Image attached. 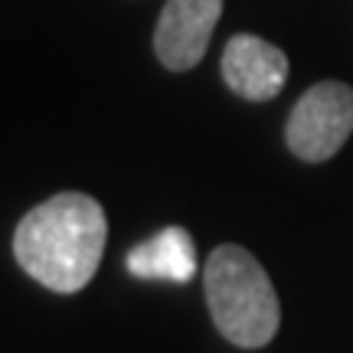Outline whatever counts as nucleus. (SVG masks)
Wrapping results in <instances>:
<instances>
[{"instance_id":"nucleus-1","label":"nucleus","mask_w":353,"mask_h":353,"mask_svg":"<svg viewBox=\"0 0 353 353\" xmlns=\"http://www.w3.org/2000/svg\"><path fill=\"white\" fill-rule=\"evenodd\" d=\"M108 242V219L88 193H56L33 206L13 232V255L43 288L72 294L95 278Z\"/></svg>"},{"instance_id":"nucleus-5","label":"nucleus","mask_w":353,"mask_h":353,"mask_svg":"<svg viewBox=\"0 0 353 353\" xmlns=\"http://www.w3.org/2000/svg\"><path fill=\"white\" fill-rule=\"evenodd\" d=\"M223 79L239 99L268 101L288 82V56L268 39L239 33L223 50Z\"/></svg>"},{"instance_id":"nucleus-4","label":"nucleus","mask_w":353,"mask_h":353,"mask_svg":"<svg viewBox=\"0 0 353 353\" xmlns=\"http://www.w3.org/2000/svg\"><path fill=\"white\" fill-rule=\"evenodd\" d=\"M219 17H223V0H167L154 30L157 59L170 72L193 69L206 56Z\"/></svg>"},{"instance_id":"nucleus-6","label":"nucleus","mask_w":353,"mask_h":353,"mask_svg":"<svg viewBox=\"0 0 353 353\" xmlns=\"http://www.w3.org/2000/svg\"><path fill=\"white\" fill-rule=\"evenodd\" d=\"M128 272L144 281H174L187 285L196 275V245L183 226H167L128 252Z\"/></svg>"},{"instance_id":"nucleus-2","label":"nucleus","mask_w":353,"mask_h":353,"mask_svg":"<svg viewBox=\"0 0 353 353\" xmlns=\"http://www.w3.org/2000/svg\"><path fill=\"white\" fill-rule=\"evenodd\" d=\"M203 291L213 314L216 330L242 350H259L272 343L281 324V304L275 285L259 259L242 245H219L213 249Z\"/></svg>"},{"instance_id":"nucleus-3","label":"nucleus","mask_w":353,"mask_h":353,"mask_svg":"<svg viewBox=\"0 0 353 353\" xmlns=\"http://www.w3.org/2000/svg\"><path fill=\"white\" fill-rule=\"evenodd\" d=\"M353 134V88L343 82H317L291 108L285 141L307 164L330 161Z\"/></svg>"}]
</instances>
